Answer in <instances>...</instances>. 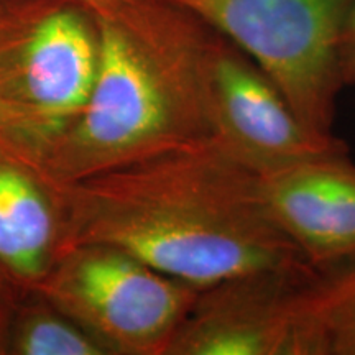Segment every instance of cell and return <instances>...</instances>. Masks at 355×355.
Segmentation results:
<instances>
[{"label": "cell", "instance_id": "cell-1", "mask_svg": "<svg viewBox=\"0 0 355 355\" xmlns=\"http://www.w3.org/2000/svg\"><path fill=\"white\" fill-rule=\"evenodd\" d=\"M73 191L63 250L117 248L198 290L314 270L270 216L259 171L216 137L94 171Z\"/></svg>", "mask_w": 355, "mask_h": 355}, {"label": "cell", "instance_id": "cell-3", "mask_svg": "<svg viewBox=\"0 0 355 355\" xmlns=\"http://www.w3.org/2000/svg\"><path fill=\"white\" fill-rule=\"evenodd\" d=\"M46 282L50 298L109 349L168 354L199 291L107 245L64 250Z\"/></svg>", "mask_w": 355, "mask_h": 355}, {"label": "cell", "instance_id": "cell-6", "mask_svg": "<svg viewBox=\"0 0 355 355\" xmlns=\"http://www.w3.org/2000/svg\"><path fill=\"white\" fill-rule=\"evenodd\" d=\"M270 216L314 268L355 259V163L327 155L259 171Z\"/></svg>", "mask_w": 355, "mask_h": 355}, {"label": "cell", "instance_id": "cell-11", "mask_svg": "<svg viewBox=\"0 0 355 355\" xmlns=\"http://www.w3.org/2000/svg\"><path fill=\"white\" fill-rule=\"evenodd\" d=\"M94 13L96 19L112 21L130 33H140L153 24L163 0H73Z\"/></svg>", "mask_w": 355, "mask_h": 355}, {"label": "cell", "instance_id": "cell-8", "mask_svg": "<svg viewBox=\"0 0 355 355\" xmlns=\"http://www.w3.org/2000/svg\"><path fill=\"white\" fill-rule=\"evenodd\" d=\"M55 237L48 202L32 181L0 166V261L24 277L42 272Z\"/></svg>", "mask_w": 355, "mask_h": 355}, {"label": "cell", "instance_id": "cell-9", "mask_svg": "<svg viewBox=\"0 0 355 355\" xmlns=\"http://www.w3.org/2000/svg\"><path fill=\"white\" fill-rule=\"evenodd\" d=\"M306 322L311 355H355V259L311 279Z\"/></svg>", "mask_w": 355, "mask_h": 355}, {"label": "cell", "instance_id": "cell-5", "mask_svg": "<svg viewBox=\"0 0 355 355\" xmlns=\"http://www.w3.org/2000/svg\"><path fill=\"white\" fill-rule=\"evenodd\" d=\"M206 92L214 137L257 171L347 153L337 137L311 132L260 66L219 33Z\"/></svg>", "mask_w": 355, "mask_h": 355}, {"label": "cell", "instance_id": "cell-12", "mask_svg": "<svg viewBox=\"0 0 355 355\" xmlns=\"http://www.w3.org/2000/svg\"><path fill=\"white\" fill-rule=\"evenodd\" d=\"M340 58H343L344 83H355V3L344 26Z\"/></svg>", "mask_w": 355, "mask_h": 355}, {"label": "cell", "instance_id": "cell-10", "mask_svg": "<svg viewBox=\"0 0 355 355\" xmlns=\"http://www.w3.org/2000/svg\"><path fill=\"white\" fill-rule=\"evenodd\" d=\"M13 349L24 355H102L109 345L76 324L53 314H33L20 324Z\"/></svg>", "mask_w": 355, "mask_h": 355}, {"label": "cell", "instance_id": "cell-7", "mask_svg": "<svg viewBox=\"0 0 355 355\" xmlns=\"http://www.w3.org/2000/svg\"><path fill=\"white\" fill-rule=\"evenodd\" d=\"M99 66L97 32L74 8H56L26 28L15 50V81L21 99L40 117H76L91 94Z\"/></svg>", "mask_w": 355, "mask_h": 355}, {"label": "cell", "instance_id": "cell-4", "mask_svg": "<svg viewBox=\"0 0 355 355\" xmlns=\"http://www.w3.org/2000/svg\"><path fill=\"white\" fill-rule=\"evenodd\" d=\"M318 272H260L201 290L168 354L308 355L306 300Z\"/></svg>", "mask_w": 355, "mask_h": 355}, {"label": "cell", "instance_id": "cell-2", "mask_svg": "<svg viewBox=\"0 0 355 355\" xmlns=\"http://www.w3.org/2000/svg\"><path fill=\"white\" fill-rule=\"evenodd\" d=\"M245 53L313 133H332L355 0H168Z\"/></svg>", "mask_w": 355, "mask_h": 355}]
</instances>
